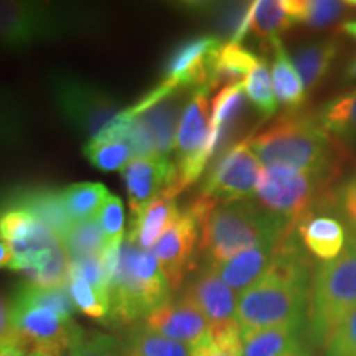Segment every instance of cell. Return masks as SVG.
<instances>
[{"label": "cell", "instance_id": "3957f363", "mask_svg": "<svg viewBox=\"0 0 356 356\" xmlns=\"http://www.w3.org/2000/svg\"><path fill=\"white\" fill-rule=\"evenodd\" d=\"M251 149L264 167H287L330 175L335 159L333 137L317 114L287 111L273 126L251 137Z\"/></svg>", "mask_w": 356, "mask_h": 356}, {"label": "cell", "instance_id": "8992f818", "mask_svg": "<svg viewBox=\"0 0 356 356\" xmlns=\"http://www.w3.org/2000/svg\"><path fill=\"white\" fill-rule=\"evenodd\" d=\"M168 286L152 249H140L124 241L111 280L109 322L131 325L147 318L170 299Z\"/></svg>", "mask_w": 356, "mask_h": 356}, {"label": "cell", "instance_id": "836d02e7", "mask_svg": "<svg viewBox=\"0 0 356 356\" xmlns=\"http://www.w3.org/2000/svg\"><path fill=\"white\" fill-rule=\"evenodd\" d=\"M29 134L26 114L20 101L0 91V150L20 147Z\"/></svg>", "mask_w": 356, "mask_h": 356}, {"label": "cell", "instance_id": "5bb4252c", "mask_svg": "<svg viewBox=\"0 0 356 356\" xmlns=\"http://www.w3.org/2000/svg\"><path fill=\"white\" fill-rule=\"evenodd\" d=\"M181 296L198 307L210 322L211 330L238 323L236 310L239 297L211 266L207 264L191 275L184 284Z\"/></svg>", "mask_w": 356, "mask_h": 356}, {"label": "cell", "instance_id": "7dc6e473", "mask_svg": "<svg viewBox=\"0 0 356 356\" xmlns=\"http://www.w3.org/2000/svg\"><path fill=\"white\" fill-rule=\"evenodd\" d=\"M29 356H53V355L44 353V351H32V353H30Z\"/></svg>", "mask_w": 356, "mask_h": 356}, {"label": "cell", "instance_id": "d590c367", "mask_svg": "<svg viewBox=\"0 0 356 356\" xmlns=\"http://www.w3.org/2000/svg\"><path fill=\"white\" fill-rule=\"evenodd\" d=\"M84 155L102 172L122 170L132 160V149L126 140L95 142L84 145Z\"/></svg>", "mask_w": 356, "mask_h": 356}, {"label": "cell", "instance_id": "b9f144b4", "mask_svg": "<svg viewBox=\"0 0 356 356\" xmlns=\"http://www.w3.org/2000/svg\"><path fill=\"white\" fill-rule=\"evenodd\" d=\"M26 350L29 346L15 335L0 340V356H29L30 353H26Z\"/></svg>", "mask_w": 356, "mask_h": 356}, {"label": "cell", "instance_id": "d6a6232c", "mask_svg": "<svg viewBox=\"0 0 356 356\" xmlns=\"http://www.w3.org/2000/svg\"><path fill=\"white\" fill-rule=\"evenodd\" d=\"M244 92H246L248 99L252 102V106L257 109V113L264 119L273 118L277 113L279 102L274 95L269 65H267L264 58H259L254 68L244 79Z\"/></svg>", "mask_w": 356, "mask_h": 356}, {"label": "cell", "instance_id": "9c48e42d", "mask_svg": "<svg viewBox=\"0 0 356 356\" xmlns=\"http://www.w3.org/2000/svg\"><path fill=\"white\" fill-rule=\"evenodd\" d=\"M328 177L299 168L262 167L256 198L264 210L284 220L293 229L315 208Z\"/></svg>", "mask_w": 356, "mask_h": 356}, {"label": "cell", "instance_id": "e0dca14e", "mask_svg": "<svg viewBox=\"0 0 356 356\" xmlns=\"http://www.w3.org/2000/svg\"><path fill=\"white\" fill-rule=\"evenodd\" d=\"M191 92L190 89H177L134 118L152 147L155 157L168 159L175 152L178 124Z\"/></svg>", "mask_w": 356, "mask_h": 356}, {"label": "cell", "instance_id": "1f68e13d", "mask_svg": "<svg viewBox=\"0 0 356 356\" xmlns=\"http://www.w3.org/2000/svg\"><path fill=\"white\" fill-rule=\"evenodd\" d=\"M293 24L284 0H257L251 6V25L249 33L261 40L277 38L280 33L287 32Z\"/></svg>", "mask_w": 356, "mask_h": 356}, {"label": "cell", "instance_id": "4dcf8cb0", "mask_svg": "<svg viewBox=\"0 0 356 356\" xmlns=\"http://www.w3.org/2000/svg\"><path fill=\"white\" fill-rule=\"evenodd\" d=\"M60 244L70 261L101 256L108 246L97 220L71 222L70 228L60 238Z\"/></svg>", "mask_w": 356, "mask_h": 356}, {"label": "cell", "instance_id": "d6986e66", "mask_svg": "<svg viewBox=\"0 0 356 356\" xmlns=\"http://www.w3.org/2000/svg\"><path fill=\"white\" fill-rule=\"evenodd\" d=\"M279 243H262L248 249L233 259L220 262V264H208L216 270L218 275L225 280L236 293H241L257 282L264 275L275 261Z\"/></svg>", "mask_w": 356, "mask_h": 356}, {"label": "cell", "instance_id": "ee69618b", "mask_svg": "<svg viewBox=\"0 0 356 356\" xmlns=\"http://www.w3.org/2000/svg\"><path fill=\"white\" fill-rule=\"evenodd\" d=\"M341 83L345 86H355L356 88V51L350 55L348 60L341 70Z\"/></svg>", "mask_w": 356, "mask_h": 356}, {"label": "cell", "instance_id": "52a82bcc", "mask_svg": "<svg viewBox=\"0 0 356 356\" xmlns=\"http://www.w3.org/2000/svg\"><path fill=\"white\" fill-rule=\"evenodd\" d=\"M356 309V236L348 234L345 251L314 273L307 307L305 337L323 346L330 333Z\"/></svg>", "mask_w": 356, "mask_h": 356}, {"label": "cell", "instance_id": "6da1fadb", "mask_svg": "<svg viewBox=\"0 0 356 356\" xmlns=\"http://www.w3.org/2000/svg\"><path fill=\"white\" fill-rule=\"evenodd\" d=\"M314 273L293 231L280 239L269 270L238 299L236 322L241 330L279 325H305Z\"/></svg>", "mask_w": 356, "mask_h": 356}, {"label": "cell", "instance_id": "ba28073f", "mask_svg": "<svg viewBox=\"0 0 356 356\" xmlns=\"http://www.w3.org/2000/svg\"><path fill=\"white\" fill-rule=\"evenodd\" d=\"M53 102L68 126L88 142L99 137L124 113L121 101L108 89L66 71L48 74Z\"/></svg>", "mask_w": 356, "mask_h": 356}, {"label": "cell", "instance_id": "2e32d148", "mask_svg": "<svg viewBox=\"0 0 356 356\" xmlns=\"http://www.w3.org/2000/svg\"><path fill=\"white\" fill-rule=\"evenodd\" d=\"M121 172L134 215L163 197L177 180L175 163L165 157L132 159Z\"/></svg>", "mask_w": 356, "mask_h": 356}, {"label": "cell", "instance_id": "f546056e", "mask_svg": "<svg viewBox=\"0 0 356 356\" xmlns=\"http://www.w3.org/2000/svg\"><path fill=\"white\" fill-rule=\"evenodd\" d=\"M293 24L310 29H327L345 17L350 10L346 2L337 0H284Z\"/></svg>", "mask_w": 356, "mask_h": 356}, {"label": "cell", "instance_id": "4fadbf2b", "mask_svg": "<svg viewBox=\"0 0 356 356\" xmlns=\"http://www.w3.org/2000/svg\"><path fill=\"white\" fill-rule=\"evenodd\" d=\"M222 44V40L215 35H203L181 43L168 56L162 83H167L173 89L190 91L208 88L213 65Z\"/></svg>", "mask_w": 356, "mask_h": 356}, {"label": "cell", "instance_id": "bcb514c9", "mask_svg": "<svg viewBox=\"0 0 356 356\" xmlns=\"http://www.w3.org/2000/svg\"><path fill=\"white\" fill-rule=\"evenodd\" d=\"M340 30L345 35H348V37L356 40V20H346V22H343V24L340 25Z\"/></svg>", "mask_w": 356, "mask_h": 356}, {"label": "cell", "instance_id": "7a4b0ae2", "mask_svg": "<svg viewBox=\"0 0 356 356\" xmlns=\"http://www.w3.org/2000/svg\"><path fill=\"white\" fill-rule=\"evenodd\" d=\"M101 10L32 0H0V47L6 50L63 42L99 32Z\"/></svg>", "mask_w": 356, "mask_h": 356}, {"label": "cell", "instance_id": "ffe728a7", "mask_svg": "<svg viewBox=\"0 0 356 356\" xmlns=\"http://www.w3.org/2000/svg\"><path fill=\"white\" fill-rule=\"evenodd\" d=\"M243 356H305V325L241 330Z\"/></svg>", "mask_w": 356, "mask_h": 356}, {"label": "cell", "instance_id": "e575fe53", "mask_svg": "<svg viewBox=\"0 0 356 356\" xmlns=\"http://www.w3.org/2000/svg\"><path fill=\"white\" fill-rule=\"evenodd\" d=\"M68 291L74 309L95 320H108L111 312V297L108 293L99 292L76 275H70Z\"/></svg>", "mask_w": 356, "mask_h": 356}, {"label": "cell", "instance_id": "83f0119b", "mask_svg": "<svg viewBox=\"0 0 356 356\" xmlns=\"http://www.w3.org/2000/svg\"><path fill=\"white\" fill-rule=\"evenodd\" d=\"M119 343L122 356H191L190 346L168 340L145 325H134Z\"/></svg>", "mask_w": 356, "mask_h": 356}, {"label": "cell", "instance_id": "603a6c76", "mask_svg": "<svg viewBox=\"0 0 356 356\" xmlns=\"http://www.w3.org/2000/svg\"><path fill=\"white\" fill-rule=\"evenodd\" d=\"M340 48L341 44L337 38L318 40L297 48L292 61L307 91L318 88L325 81L340 55Z\"/></svg>", "mask_w": 356, "mask_h": 356}, {"label": "cell", "instance_id": "f6af8a7d", "mask_svg": "<svg viewBox=\"0 0 356 356\" xmlns=\"http://www.w3.org/2000/svg\"><path fill=\"white\" fill-rule=\"evenodd\" d=\"M13 254L12 249L7 243L0 241V269H6V267H12Z\"/></svg>", "mask_w": 356, "mask_h": 356}, {"label": "cell", "instance_id": "f35d334b", "mask_svg": "<svg viewBox=\"0 0 356 356\" xmlns=\"http://www.w3.org/2000/svg\"><path fill=\"white\" fill-rule=\"evenodd\" d=\"M102 234H104L106 243H122L126 236V215H124V204L121 198L109 195L104 204H102L99 215H97Z\"/></svg>", "mask_w": 356, "mask_h": 356}, {"label": "cell", "instance_id": "7402d4cb", "mask_svg": "<svg viewBox=\"0 0 356 356\" xmlns=\"http://www.w3.org/2000/svg\"><path fill=\"white\" fill-rule=\"evenodd\" d=\"M178 216H180V210H178L175 198H168L163 195L147 204L137 215H134L131 229L127 233V241L134 243L140 249H152Z\"/></svg>", "mask_w": 356, "mask_h": 356}, {"label": "cell", "instance_id": "484cf974", "mask_svg": "<svg viewBox=\"0 0 356 356\" xmlns=\"http://www.w3.org/2000/svg\"><path fill=\"white\" fill-rule=\"evenodd\" d=\"M317 119L333 139L356 144V88L325 102Z\"/></svg>", "mask_w": 356, "mask_h": 356}, {"label": "cell", "instance_id": "8d00e7d4", "mask_svg": "<svg viewBox=\"0 0 356 356\" xmlns=\"http://www.w3.org/2000/svg\"><path fill=\"white\" fill-rule=\"evenodd\" d=\"M68 356H122V351L118 338L88 332L78 325L70 341Z\"/></svg>", "mask_w": 356, "mask_h": 356}, {"label": "cell", "instance_id": "74e56055", "mask_svg": "<svg viewBox=\"0 0 356 356\" xmlns=\"http://www.w3.org/2000/svg\"><path fill=\"white\" fill-rule=\"evenodd\" d=\"M191 356H243L241 328L238 323L211 330L210 337L191 348Z\"/></svg>", "mask_w": 356, "mask_h": 356}, {"label": "cell", "instance_id": "ab89813d", "mask_svg": "<svg viewBox=\"0 0 356 356\" xmlns=\"http://www.w3.org/2000/svg\"><path fill=\"white\" fill-rule=\"evenodd\" d=\"M323 350L325 356H356V309L337 325Z\"/></svg>", "mask_w": 356, "mask_h": 356}, {"label": "cell", "instance_id": "7bdbcfd3", "mask_svg": "<svg viewBox=\"0 0 356 356\" xmlns=\"http://www.w3.org/2000/svg\"><path fill=\"white\" fill-rule=\"evenodd\" d=\"M13 335L12 332V304L0 293V340Z\"/></svg>", "mask_w": 356, "mask_h": 356}, {"label": "cell", "instance_id": "ac0fdd59", "mask_svg": "<svg viewBox=\"0 0 356 356\" xmlns=\"http://www.w3.org/2000/svg\"><path fill=\"white\" fill-rule=\"evenodd\" d=\"M296 233L302 246L322 262L337 259L345 251L348 236L343 221L332 215L310 213L297 222Z\"/></svg>", "mask_w": 356, "mask_h": 356}, {"label": "cell", "instance_id": "d4e9b609", "mask_svg": "<svg viewBox=\"0 0 356 356\" xmlns=\"http://www.w3.org/2000/svg\"><path fill=\"white\" fill-rule=\"evenodd\" d=\"M274 50V61H273V86L274 95L279 104H282L287 111H300L302 106L307 99V89L302 81L299 71L293 65L292 58L284 48L280 38L270 40Z\"/></svg>", "mask_w": 356, "mask_h": 356}, {"label": "cell", "instance_id": "cb8c5ba5", "mask_svg": "<svg viewBox=\"0 0 356 356\" xmlns=\"http://www.w3.org/2000/svg\"><path fill=\"white\" fill-rule=\"evenodd\" d=\"M244 95V83H238L225 86L213 99L210 145L215 149V154L220 152L222 144L229 139L233 127L238 126L239 119L243 118L246 109Z\"/></svg>", "mask_w": 356, "mask_h": 356}, {"label": "cell", "instance_id": "60d3db41", "mask_svg": "<svg viewBox=\"0 0 356 356\" xmlns=\"http://www.w3.org/2000/svg\"><path fill=\"white\" fill-rule=\"evenodd\" d=\"M335 203L346 231L351 236H356V173L346 178L340 188L335 191Z\"/></svg>", "mask_w": 356, "mask_h": 356}, {"label": "cell", "instance_id": "277c9868", "mask_svg": "<svg viewBox=\"0 0 356 356\" xmlns=\"http://www.w3.org/2000/svg\"><path fill=\"white\" fill-rule=\"evenodd\" d=\"M291 231L286 221L251 200L222 203L203 222L200 251L207 264H220L257 244L277 243Z\"/></svg>", "mask_w": 356, "mask_h": 356}, {"label": "cell", "instance_id": "f1b7e54d", "mask_svg": "<svg viewBox=\"0 0 356 356\" xmlns=\"http://www.w3.org/2000/svg\"><path fill=\"white\" fill-rule=\"evenodd\" d=\"M108 197V188L102 184H92V181L73 184L61 190L66 215L73 222L96 220Z\"/></svg>", "mask_w": 356, "mask_h": 356}, {"label": "cell", "instance_id": "c3c4849f", "mask_svg": "<svg viewBox=\"0 0 356 356\" xmlns=\"http://www.w3.org/2000/svg\"><path fill=\"white\" fill-rule=\"evenodd\" d=\"M346 6H348L350 10H356V0H348V2H346Z\"/></svg>", "mask_w": 356, "mask_h": 356}, {"label": "cell", "instance_id": "44dd1931", "mask_svg": "<svg viewBox=\"0 0 356 356\" xmlns=\"http://www.w3.org/2000/svg\"><path fill=\"white\" fill-rule=\"evenodd\" d=\"M2 204L19 207L29 210L38 218L58 239L71 226L70 216L66 215L61 200V190L51 188H20L7 195Z\"/></svg>", "mask_w": 356, "mask_h": 356}, {"label": "cell", "instance_id": "30bf717a", "mask_svg": "<svg viewBox=\"0 0 356 356\" xmlns=\"http://www.w3.org/2000/svg\"><path fill=\"white\" fill-rule=\"evenodd\" d=\"M208 88L195 89L191 92L186 108L178 124L175 139V167L177 180L165 191V197L175 198L180 191L188 188L197 181L208 163L213 159V154L208 147L210 139V113H208Z\"/></svg>", "mask_w": 356, "mask_h": 356}, {"label": "cell", "instance_id": "9a60e30c", "mask_svg": "<svg viewBox=\"0 0 356 356\" xmlns=\"http://www.w3.org/2000/svg\"><path fill=\"white\" fill-rule=\"evenodd\" d=\"M144 325L149 330L190 348L202 343L211 333L208 318L184 296L167 299L144 320Z\"/></svg>", "mask_w": 356, "mask_h": 356}, {"label": "cell", "instance_id": "5b68a950", "mask_svg": "<svg viewBox=\"0 0 356 356\" xmlns=\"http://www.w3.org/2000/svg\"><path fill=\"white\" fill-rule=\"evenodd\" d=\"M12 332L32 351L53 356L68 353L78 325L74 304L66 287L44 289L24 282L12 299Z\"/></svg>", "mask_w": 356, "mask_h": 356}, {"label": "cell", "instance_id": "8fae6325", "mask_svg": "<svg viewBox=\"0 0 356 356\" xmlns=\"http://www.w3.org/2000/svg\"><path fill=\"white\" fill-rule=\"evenodd\" d=\"M215 207L216 203L211 200L198 197L188 210L180 213L175 222L152 248L172 291H178L184 286L186 275L193 269V257L197 248H200L202 226Z\"/></svg>", "mask_w": 356, "mask_h": 356}, {"label": "cell", "instance_id": "7c38bea8", "mask_svg": "<svg viewBox=\"0 0 356 356\" xmlns=\"http://www.w3.org/2000/svg\"><path fill=\"white\" fill-rule=\"evenodd\" d=\"M262 165L251 149V137L231 145L220 155L204 181L200 197L211 202H244L256 197Z\"/></svg>", "mask_w": 356, "mask_h": 356}, {"label": "cell", "instance_id": "4316f807", "mask_svg": "<svg viewBox=\"0 0 356 356\" xmlns=\"http://www.w3.org/2000/svg\"><path fill=\"white\" fill-rule=\"evenodd\" d=\"M261 56H257L241 43L228 42L218 51L210 78V91L216 86L244 83Z\"/></svg>", "mask_w": 356, "mask_h": 356}]
</instances>
